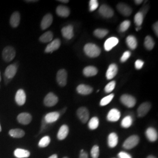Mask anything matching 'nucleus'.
I'll return each instance as SVG.
<instances>
[{"instance_id": "39448f33", "label": "nucleus", "mask_w": 158, "mask_h": 158, "mask_svg": "<svg viewBox=\"0 0 158 158\" xmlns=\"http://www.w3.org/2000/svg\"><path fill=\"white\" fill-rule=\"evenodd\" d=\"M121 102L128 108L134 107L136 104V99L129 94H123L120 98Z\"/></svg>"}, {"instance_id": "b1692460", "label": "nucleus", "mask_w": 158, "mask_h": 158, "mask_svg": "<svg viewBox=\"0 0 158 158\" xmlns=\"http://www.w3.org/2000/svg\"><path fill=\"white\" fill-rule=\"evenodd\" d=\"M56 12L57 15L63 18H66L70 15V10L66 6H58L56 8Z\"/></svg>"}, {"instance_id": "423d86ee", "label": "nucleus", "mask_w": 158, "mask_h": 158, "mask_svg": "<svg viewBox=\"0 0 158 158\" xmlns=\"http://www.w3.org/2000/svg\"><path fill=\"white\" fill-rule=\"evenodd\" d=\"M58 102V97L53 93H49L44 98V104L46 107H53Z\"/></svg>"}, {"instance_id": "37998d69", "label": "nucleus", "mask_w": 158, "mask_h": 158, "mask_svg": "<svg viewBox=\"0 0 158 158\" xmlns=\"http://www.w3.org/2000/svg\"><path fill=\"white\" fill-rule=\"evenodd\" d=\"M131 52L130 51H126L123 53V56L121 57V62H125L131 56Z\"/></svg>"}, {"instance_id": "4d7b16f0", "label": "nucleus", "mask_w": 158, "mask_h": 158, "mask_svg": "<svg viewBox=\"0 0 158 158\" xmlns=\"http://www.w3.org/2000/svg\"><path fill=\"white\" fill-rule=\"evenodd\" d=\"M1 73H0V81H1Z\"/></svg>"}, {"instance_id": "8fccbe9b", "label": "nucleus", "mask_w": 158, "mask_h": 158, "mask_svg": "<svg viewBox=\"0 0 158 158\" xmlns=\"http://www.w3.org/2000/svg\"><path fill=\"white\" fill-rule=\"evenodd\" d=\"M59 2H63V3H68L69 2L68 0H59Z\"/></svg>"}, {"instance_id": "4468645a", "label": "nucleus", "mask_w": 158, "mask_h": 158, "mask_svg": "<svg viewBox=\"0 0 158 158\" xmlns=\"http://www.w3.org/2000/svg\"><path fill=\"white\" fill-rule=\"evenodd\" d=\"M121 117V113L118 110L114 108L111 109L109 113H108L107 120L108 121L111 122H116L118 121L119 119Z\"/></svg>"}, {"instance_id": "864d4df0", "label": "nucleus", "mask_w": 158, "mask_h": 158, "mask_svg": "<svg viewBox=\"0 0 158 158\" xmlns=\"http://www.w3.org/2000/svg\"><path fill=\"white\" fill-rule=\"evenodd\" d=\"M147 158H156V157H155V156H153L152 155H150V156H148Z\"/></svg>"}, {"instance_id": "ea45409f", "label": "nucleus", "mask_w": 158, "mask_h": 158, "mask_svg": "<svg viewBox=\"0 0 158 158\" xmlns=\"http://www.w3.org/2000/svg\"><path fill=\"white\" fill-rule=\"evenodd\" d=\"M100 154L99 147L97 145H94L92 148L91 151V155L93 158H98Z\"/></svg>"}, {"instance_id": "09e8293b", "label": "nucleus", "mask_w": 158, "mask_h": 158, "mask_svg": "<svg viewBox=\"0 0 158 158\" xmlns=\"http://www.w3.org/2000/svg\"><path fill=\"white\" fill-rule=\"evenodd\" d=\"M134 2H135V3L136 5H139V4H142L143 1H142V0H135V1H134Z\"/></svg>"}, {"instance_id": "cd10ccee", "label": "nucleus", "mask_w": 158, "mask_h": 158, "mask_svg": "<svg viewBox=\"0 0 158 158\" xmlns=\"http://www.w3.org/2000/svg\"><path fill=\"white\" fill-rule=\"evenodd\" d=\"M98 73V70L96 67L94 66H87L85 67L83 70V74L86 77L94 76Z\"/></svg>"}, {"instance_id": "58836bf2", "label": "nucleus", "mask_w": 158, "mask_h": 158, "mask_svg": "<svg viewBox=\"0 0 158 158\" xmlns=\"http://www.w3.org/2000/svg\"><path fill=\"white\" fill-rule=\"evenodd\" d=\"M130 25H131V22L129 20H126L123 21L119 26V31L122 32H125L128 29L130 28Z\"/></svg>"}, {"instance_id": "aec40b11", "label": "nucleus", "mask_w": 158, "mask_h": 158, "mask_svg": "<svg viewBox=\"0 0 158 158\" xmlns=\"http://www.w3.org/2000/svg\"><path fill=\"white\" fill-rule=\"evenodd\" d=\"M118 72V67L116 64L112 63L108 68L107 71L106 73V77L108 80L113 79L117 74Z\"/></svg>"}, {"instance_id": "c9c22d12", "label": "nucleus", "mask_w": 158, "mask_h": 158, "mask_svg": "<svg viewBox=\"0 0 158 158\" xmlns=\"http://www.w3.org/2000/svg\"><path fill=\"white\" fill-rule=\"evenodd\" d=\"M132 118L131 116H127L121 121V126L124 128H128L132 124Z\"/></svg>"}, {"instance_id": "e433bc0d", "label": "nucleus", "mask_w": 158, "mask_h": 158, "mask_svg": "<svg viewBox=\"0 0 158 158\" xmlns=\"http://www.w3.org/2000/svg\"><path fill=\"white\" fill-rule=\"evenodd\" d=\"M51 142V138L48 136H45L43 137L39 142L38 146L40 148H45V147H48Z\"/></svg>"}, {"instance_id": "49530a36", "label": "nucleus", "mask_w": 158, "mask_h": 158, "mask_svg": "<svg viewBox=\"0 0 158 158\" xmlns=\"http://www.w3.org/2000/svg\"><path fill=\"white\" fill-rule=\"evenodd\" d=\"M158 22H156V23H155L154 24H153V31H154V32H155V34L156 35V36L158 37Z\"/></svg>"}, {"instance_id": "393cba45", "label": "nucleus", "mask_w": 158, "mask_h": 158, "mask_svg": "<svg viewBox=\"0 0 158 158\" xmlns=\"http://www.w3.org/2000/svg\"><path fill=\"white\" fill-rule=\"evenodd\" d=\"M69 134V127L66 125H63L58 131L57 137L59 140L64 139Z\"/></svg>"}, {"instance_id": "4be33fe9", "label": "nucleus", "mask_w": 158, "mask_h": 158, "mask_svg": "<svg viewBox=\"0 0 158 158\" xmlns=\"http://www.w3.org/2000/svg\"><path fill=\"white\" fill-rule=\"evenodd\" d=\"M20 20H21V17H20L19 12L18 11L14 12L12 14L10 18V23L12 27V28L18 27V26L19 25Z\"/></svg>"}, {"instance_id": "c03bdc74", "label": "nucleus", "mask_w": 158, "mask_h": 158, "mask_svg": "<svg viewBox=\"0 0 158 158\" xmlns=\"http://www.w3.org/2000/svg\"><path fill=\"white\" fill-rule=\"evenodd\" d=\"M144 62L140 59H138L137 60H136L135 63V66L136 69L139 70L142 69L143 66Z\"/></svg>"}, {"instance_id": "603ef678", "label": "nucleus", "mask_w": 158, "mask_h": 158, "mask_svg": "<svg viewBox=\"0 0 158 158\" xmlns=\"http://www.w3.org/2000/svg\"><path fill=\"white\" fill-rule=\"evenodd\" d=\"M141 29V27H137L136 28V30L137 31H139V29Z\"/></svg>"}, {"instance_id": "6ab92c4d", "label": "nucleus", "mask_w": 158, "mask_h": 158, "mask_svg": "<svg viewBox=\"0 0 158 158\" xmlns=\"http://www.w3.org/2000/svg\"><path fill=\"white\" fill-rule=\"evenodd\" d=\"M145 135L149 141L155 142L158 139V132L152 127H150L147 129Z\"/></svg>"}, {"instance_id": "7ed1b4c3", "label": "nucleus", "mask_w": 158, "mask_h": 158, "mask_svg": "<svg viewBox=\"0 0 158 158\" xmlns=\"http://www.w3.org/2000/svg\"><path fill=\"white\" fill-rule=\"evenodd\" d=\"M139 142V138L137 135H132L128 138L123 144V147L126 149H131L138 145Z\"/></svg>"}, {"instance_id": "473e14b6", "label": "nucleus", "mask_w": 158, "mask_h": 158, "mask_svg": "<svg viewBox=\"0 0 158 158\" xmlns=\"http://www.w3.org/2000/svg\"><path fill=\"white\" fill-rule=\"evenodd\" d=\"M89 128L91 130H96L99 125V119L96 117H93L89 122Z\"/></svg>"}, {"instance_id": "6e6d98bb", "label": "nucleus", "mask_w": 158, "mask_h": 158, "mask_svg": "<svg viewBox=\"0 0 158 158\" xmlns=\"http://www.w3.org/2000/svg\"><path fill=\"white\" fill-rule=\"evenodd\" d=\"M1 131V125H0V132Z\"/></svg>"}, {"instance_id": "f3484780", "label": "nucleus", "mask_w": 158, "mask_h": 158, "mask_svg": "<svg viewBox=\"0 0 158 158\" xmlns=\"http://www.w3.org/2000/svg\"><path fill=\"white\" fill-rule=\"evenodd\" d=\"M15 102L18 106H23L26 102V94L23 89L17 91L15 95Z\"/></svg>"}, {"instance_id": "a211bd4d", "label": "nucleus", "mask_w": 158, "mask_h": 158, "mask_svg": "<svg viewBox=\"0 0 158 158\" xmlns=\"http://www.w3.org/2000/svg\"><path fill=\"white\" fill-rule=\"evenodd\" d=\"M17 66L14 64H12L9 65L7 68H6L4 75L6 76V79H12L15 76V74L17 73Z\"/></svg>"}, {"instance_id": "1a4fd4ad", "label": "nucleus", "mask_w": 158, "mask_h": 158, "mask_svg": "<svg viewBox=\"0 0 158 158\" xmlns=\"http://www.w3.org/2000/svg\"><path fill=\"white\" fill-rule=\"evenodd\" d=\"M151 108V104L149 102H145L139 106L138 108V115L139 117L145 116Z\"/></svg>"}, {"instance_id": "0eeeda50", "label": "nucleus", "mask_w": 158, "mask_h": 158, "mask_svg": "<svg viewBox=\"0 0 158 158\" xmlns=\"http://www.w3.org/2000/svg\"><path fill=\"white\" fill-rule=\"evenodd\" d=\"M77 115L79 119L83 123H85L89 119V112L87 108L82 107L79 108L77 111Z\"/></svg>"}, {"instance_id": "a19ab883", "label": "nucleus", "mask_w": 158, "mask_h": 158, "mask_svg": "<svg viewBox=\"0 0 158 158\" xmlns=\"http://www.w3.org/2000/svg\"><path fill=\"white\" fill-rule=\"evenodd\" d=\"M115 85H116V83H115V81L110 82L106 86V87L104 89V91H106V93H111L112 91L114 90V89H115Z\"/></svg>"}, {"instance_id": "13d9d810", "label": "nucleus", "mask_w": 158, "mask_h": 158, "mask_svg": "<svg viewBox=\"0 0 158 158\" xmlns=\"http://www.w3.org/2000/svg\"><path fill=\"white\" fill-rule=\"evenodd\" d=\"M63 158H68V157H64Z\"/></svg>"}, {"instance_id": "412c9836", "label": "nucleus", "mask_w": 158, "mask_h": 158, "mask_svg": "<svg viewBox=\"0 0 158 158\" xmlns=\"http://www.w3.org/2000/svg\"><path fill=\"white\" fill-rule=\"evenodd\" d=\"M77 91L81 95H88L93 92V88L88 85H80L77 87Z\"/></svg>"}, {"instance_id": "4c0bfd02", "label": "nucleus", "mask_w": 158, "mask_h": 158, "mask_svg": "<svg viewBox=\"0 0 158 158\" xmlns=\"http://www.w3.org/2000/svg\"><path fill=\"white\" fill-rule=\"evenodd\" d=\"M114 97V94H110L108 96L104 97L101 100V102H100V106H107L110 102L112 101Z\"/></svg>"}, {"instance_id": "9b49d317", "label": "nucleus", "mask_w": 158, "mask_h": 158, "mask_svg": "<svg viewBox=\"0 0 158 158\" xmlns=\"http://www.w3.org/2000/svg\"><path fill=\"white\" fill-rule=\"evenodd\" d=\"M17 120L18 123L21 124L28 125L32 121V116L29 113H21L18 115Z\"/></svg>"}, {"instance_id": "a18cd8bd", "label": "nucleus", "mask_w": 158, "mask_h": 158, "mask_svg": "<svg viewBox=\"0 0 158 158\" xmlns=\"http://www.w3.org/2000/svg\"><path fill=\"white\" fill-rule=\"evenodd\" d=\"M119 158H132L129 153L125 152H120L118 155Z\"/></svg>"}, {"instance_id": "f03ea898", "label": "nucleus", "mask_w": 158, "mask_h": 158, "mask_svg": "<svg viewBox=\"0 0 158 158\" xmlns=\"http://www.w3.org/2000/svg\"><path fill=\"white\" fill-rule=\"evenodd\" d=\"M15 55L16 52L15 49L11 46H8L6 47L2 53L3 59L6 62H10L12 61L15 57Z\"/></svg>"}, {"instance_id": "ddd939ff", "label": "nucleus", "mask_w": 158, "mask_h": 158, "mask_svg": "<svg viewBox=\"0 0 158 158\" xmlns=\"http://www.w3.org/2000/svg\"><path fill=\"white\" fill-rule=\"evenodd\" d=\"M61 44L59 39H56L52 41L49 44H48L45 49L46 53H52L54 51L57 50Z\"/></svg>"}, {"instance_id": "5fc2aeb1", "label": "nucleus", "mask_w": 158, "mask_h": 158, "mask_svg": "<svg viewBox=\"0 0 158 158\" xmlns=\"http://www.w3.org/2000/svg\"><path fill=\"white\" fill-rule=\"evenodd\" d=\"M38 1H25V2H37Z\"/></svg>"}, {"instance_id": "bb28decb", "label": "nucleus", "mask_w": 158, "mask_h": 158, "mask_svg": "<svg viewBox=\"0 0 158 158\" xmlns=\"http://www.w3.org/2000/svg\"><path fill=\"white\" fill-rule=\"evenodd\" d=\"M126 42L128 46L131 49H132V50L135 49L138 46L137 40L136 39L135 37L133 35L128 36L126 39Z\"/></svg>"}, {"instance_id": "c85d7f7f", "label": "nucleus", "mask_w": 158, "mask_h": 158, "mask_svg": "<svg viewBox=\"0 0 158 158\" xmlns=\"http://www.w3.org/2000/svg\"><path fill=\"white\" fill-rule=\"evenodd\" d=\"M14 155L17 158H28L30 156V152L27 150L18 148L14 151Z\"/></svg>"}, {"instance_id": "7c9ffc66", "label": "nucleus", "mask_w": 158, "mask_h": 158, "mask_svg": "<svg viewBox=\"0 0 158 158\" xmlns=\"http://www.w3.org/2000/svg\"><path fill=\"white\" fill-rule=\"evenodd\" d=\"M53 33L51 31H48L40 36V40L43 43H48L49 42H52L53 40Z\"/></svg>"}, {"instance_id": "20e7f679", "label": "nucleus", "mask_w": 158, "mask_h": 158, "mask_svg": "<svg viewBox=\"0 0 158 158\" xmlns=\"http://www.w3.org/2000/svg\"><path fill=\"white\" fill-rule=\"evenodd\" d=\"M68 73L66 70H59L56 74V80L58 85L61 87H64L67 84Z\"/></svg>"}, {"instance_id": "c756f323", "label": "nucleus", "mask_w": 158, "mask_h": 158, "mask_svg": "<svg viewBox=\"0 0 158 158\" xmlns=\"http://www.w3.org/2000/svg\"><path fill=\"white\" fill-rule=\"evenodd\" d=\"M10 135L15 138H21L25 135V132L21 129H12L9 131Z\"/></svg>"}, {"instance_id": "de8ad7c7", "label": "nucleus", "mask_w": 158, "mask_h": 158, "mask_svg": "<svg viewBox=\"0 0 158 158\" xmlns=\"http://www.w3.org/2000/svg\"><path fill=\"white\" fill-rule=\"evenodd\" d=\"M79 158H89V156H88L87 153L85 152H83L80 153Z\"/></svg>"}, {"instance_id": "2f4dec72", "label": "nucleus", "mask_w": 158, "mask_h": 158, "mask_svg": "<svg viewBox=\"0 0 158 158\" xmlns=\"http://www.w3.org/2000/svg\"><path fill=\"white\" fill-rule=\"evenodd\" d=\"M144 45L146 49L149 51H151L152 49L155 46V42L151 36H147L145 38Z\"/></svg>"}, {"instance_id": "a878e982", "label": "nucleus", "mask_w": 158, "mask_h": 158, "mask_svg": "<svg viewBox=\"0 0 158 158\" xmlns=\"http://www.w3.org/2000/svg\"><path fill=\"white\" fill-rule=\"evenodd\" d=\"M118 142V137L117 134L111 133L108 137V145L111 148H113L117 145Z\"/></svg>"}, {"instance_id": "2eb2a0df", "label": "nucleus", "mask_w": 158, "mask_h": 158, "mask_svg": "<svg viewBox=\"0 0 158 158\" xmlns=\"http://www.w3.org/2000/svg\"><path fill=\"white\" fill-rule=\"evenodd\" d=\"M52 22H53L52 15L51 14H47L44 17L41 21V23H40L41 29L43 30H45L48 28L52 25Z\"/></svg>"}, {"instance_id": "3c124183", "label": "nucleus", "mask_w": 158, "mask_h": 158, "mask_svg": "<svg viewBox=\"0 0 158 158\" xmlns=\"http://www.w3.org/2000/svg\"><path fill=\"white\" fill-rule=\"evenodd\" d=\"M57 158V155H56V154H54V155H52V156H51L49 158Z\"/></svg>"}, {"instance_id": "f257e3e1", "label": "nucleus", "mask_w": 158, "mask_h": 158, "mask_svg": "<svg viewBox=\"0 0 158 158\" xmlns=\"http://www.w3.org/2000/svg\"><path fill=\"white\" fill-rule=\"evenodd\" d=\"M85 55L90 57H97L101 53V49L94 44H87L84 47Z\"/></svg>"}, {"instance_id": "5701e85b", "label": "nucleus", "mask_w": 158, "mask_h": 158, "mask_svg": "<svg viewBox=\"0 0 158 158\" xmlns=\"http://www.w3.org/2000/svg\"><path fill=\"white\" fill-rule=\"evenodd\" d=\"M60 117V113L58 112H52L47 114L45 117V121L46 123L51 124L56 122Z\"/></svg>"}, {"instance_id": "f8f14e48", "label": "nucleus", "mask_w": 158, "mask_h": 158, "mask_svg": "<svg viewBox=\"0 0 158 158\" xmlns=\"http://www.w3.org/2000/svg\"><path fill=\"white\" fill-rule=\"evenodd\" d=\"M119 40L116 37H111L106 40L104 43V48L106 51H111L113 48L118 44Z\"/></svg>"}, {"instance_id": "72a5a7b5", "label": "nucleus", "mask_w": 158, "mask_h": 158, "mask_svg": "<svg viewBox=\"0 0 158 158\" xmlns=\"http://www.w3.org/2000/svg\"><path fill=\"white\" fill-rule=\"evenodd\" d=\"M108 33V31L106 29H97L94 31V35L98 38L105 37Z\"/></svg>"}, {"instance_id": "f704fd0d", "label": "nucleus", "mask_w": 158, "mask_h": 158, "mask_svg": "<svg viewBox=\"0 0 158 158\" xmlns=\"http://www.w3.org/2000/svg\"><path fill=\"white\" fill-rule=\"evenodd\" d=\"M143 17H144V15L141 11L136 14L135 17H134V22H135L136 27L141 26V25L143 23Z\"/></svg>"}, {"instance_id": "6e6552de", "label": "nucleus", "mask_w": 158, "mask_h": 158, "mask_svg": "<svg viewBox=\"0 0 158 158\" xmlns=\"http://www.w3.org/2000/svg\"><path fill=\"white\" fill-rule=\"evenodd\" d=\"M98 12L102 17L106 18H111L114 14L113 9L106 4H102Z\"/></svg>"}, {"instance_id": "dca6fc26", "label": "nucleus", "mask_w": 158, "mask_h": 158, "mask_svg": "<svg viewBox=\"0 0 158 158\" xmlns=\"http://www.w3.org/2000/svg\"><path fill=\"white\" fill-rule=\"evenodd\" d=\"M61 32H62L63 36L67 40H71L73 38V27L72 25H68L63 27L62 29Z\"/></svg>"}, {"instance_id": "9d476101", "label": "nucleus", "mask_w": 158, "mask_h": 158, "mask_svg": "<svg viewBox=\"0 0 158 158\" xmlns=\"http://www.w3.org/2000/svg\"><path fill=\"white\" fill-rule=\"evenodd\" d=\"M117 9L120 14L125 17H128L132 14V10L130 6L124 3H119L117 6Z\"/></svg>"}, {"instance_id": "79ce46f5", "label": "nucleus", "mask_w": 158, "mask_h": 158, "mask_svg": "<svg viewBox=\"0 0 158 158\" xmlns=\"http://www.w3.org/2000/svg\"><path fill=\"white\" fill-rule=\"evenodd\" d=\"M90 11L91 12L95 11L98 6V2L97 0H91L89 2Z\"/></svg>"}]
</instances>
